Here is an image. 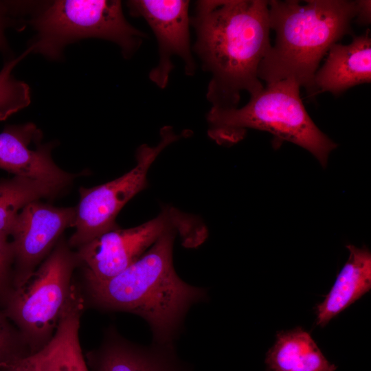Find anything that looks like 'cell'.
Listing matches in <instances>:
<instances>
[{"label":"cell","instance_id":"obj_1","mask_svg":"<svg viewBox=\"0 0 371 371\" xmlns=\"http://www.w3.org/2000/svg\"><path fill=\"white\" fill-rule=\"evenodd\" d=\"M190 25L193 50L211 74L206 97L211 109L238 108L243 91L263 89L258 71L271 47L268 1L202 0L195 3Z\"/></svg>","mask_w":371,"mask_h":371},{"label":"cell","instance_id":"obj_2","mask_svg":"<svg viewBox=\"0 0 371 371\" xmlns=\"http://www.w3.org/2000/svg\"><path fill=\"white\" fill-rule=\"evenodd\" d=\"M175 231L161 236L137 261L104 281L87 280L94 303L102 309L141 317L148 324L153 343L172 345L186 315L207 298L201 287L184 282L172 262Z\"/></svg>","mask_w":371,"mask_h":371},{"label":"cell","instance_id":"obj_3","mask_svg":"<svg viewBox=\"0 0 371 371\" xmlns=\"http://www.w3.org/2000/svg\"><path fill=\"white\" fill-rule=\"evenodd\" d=\"M268 1L271 30L276 41L260 63L258 76L267 84L294 80L315 96L313 79L330 47L351 34L356 1Z\"/></svg>","mask_w":371,"mask_h":371},{"label":"cell","instance_id":"obj_4","mask_svg":"<svg viewBox=\"0 0 371 371\" xmlns=\"http://www.w3.org/2000/svg\"><path fill=\"white\" fill-rule=\"evenodd\" d=\"M300 86L293 79L267 83L250 96L241 108L211 109L207 114L208 135L219 144L241 140L248 128L267 131L275 146L289 142L309 151L325 168L337 144L313 122L300 95Z\"/></svg>","mask_w":371,"mask_h":371},{"label":"cell","instance_id":"obj_5","mask_svg":"<svg viewBox=\"0 0 371 371\" xmlns=\"http://www.w3.org/2000/svg\"><path fill=\"white\" fill-rule=\"evenodd\" d=\"M36 32L31 52L56 59L68 44L87 38L116 43L131 58L146 35L125 19L120 1L58 0L49 3L30 21Z\"/></svg>","mask_w":371,"mask_h":371},{"label":"cell","instance_id":"obj_6","mask_svg":"<svg viewBox=\"0 0 371 371\" xmlns=\"http://www.w3.org/2000/svg\"><path fill=\"white\" fill-rule=\"evenodd\" d=\"M78 262L76 253L60 240L32 276L10 293L5 315L28 340L32 354L47 344L62 317L79 300L71 283Z\"/></svg>","mask_w":371,"mask_h":371},{"label":"cell","instance_id":"obj_7","mask_svg":"<svg viewBox=\"0 0 371 371\" xmlns=\"http://www.w3.org/2000/svg\"><path fill=\"white\" fill-rule=\"evenodd\" d=\"M175 231L182 245L196 248L207 237L205 225L195 216L165 207L155 218L138 226L117 227L78 248L76 256L85 267L87 280L104 281L137 261L161 236Z\"/></svg>","mask_w":371,"mask_h":371},{"label":"cell","instance_id":"obj_8","mask_svg":"<svg viewBox=\"0 0 371 371\" xmlns=\"http://www.w3.org/2000/svg\"><path fill=\"white\" fill-rule=\"evenodd\" d=\"M160 135L157 145L143 144L137 148V164L128 172L102 185L80 188L79 203L75 207V232L69 240V246L79 248L118 227L117 215L128 201L147 187L150 166L164 148L181 137L169 126L161 129Z\"/></svg>","mask_w":371,"mask_h":371},{"label":"cell","instance_id":"obj_9","mask_svg":"<svg viewBox=\"0 0 371 371\" xmlns=\"http://www.w3.org/2000/svg\"><path fill=\"white\" fill-rule=\"evenodd\" d=\"M189 4V1L184 0H132L126 3L130 14L143 18L155 35L159 60L150 71L149 78L161 89L168 85L174 68L173 56L182 59L186 75L195 73L190 40Z\"/></svg>","mask_w":371,"mask_h":371},{"label":"cell","instance_id":"obj_10","mask_svg":"<svg viewBox=\"0 0 371 371\" xmlns=\"http://www.w3.org/2000/svg\"><path fill=\"white\" fill-rule=\"evenodd\" d=\"M75 214V207H57L40 201L21 210L10 234L15 265L14 286L25 282L65 229L74 227Z\"/></svg>","mask_w":371,"mask_h":371},{"label":"cell","instance_id":"obj_11","mask_svg":"<svg viewBox=\"0 0 371 371\" xmlns=\"http://www.w3.org/2000/svg\"><path fill=\"white\" fill-rule=\"evenodd\" d=\"M42 132L33 123L8 125L0 133V169L14 176L52 182L64 187L75 175L59 168L51 156V146L39 145Z\"/></svg>","mask_w":371,"mask_h":371},{"label":"cell","instance_id":"obj_12","mask_svg":"<svg viewBox=\"0 0 371 371\" xmlns=\"http://www.w3.org/2000/svg\"><path fill=\"white\" fill-rule=\"evenodd\" d=\"M86 358L93 371H190L177 356L174 344L141 346L126 340L113 330Z\"/></svg>","mask_w":371,"mask_h":371},{"label":"cell","instance_id":"obj_13","mask_svg":"<svg viewBox=\"0 0 371 371\" xmlns=\"http://www.w3.org/2000/svg\"><path fill=\"white\" fill-rule=\"evenodd\" d=\"M325 63L315 74V96L322 92L337 95L354 86L371 81L370 31L354 36L348 45L333 44Z\"/></svg>","mask_w":371,"mask_h":371},{"label":"cell","instance_id":"obj_14","mask_svg":"<svg viewBox=\"0 0 371 371\" xmlns=\"http://www.w3.org/2000/svg\"><path fill=\"white\" fill-rule=\"evenodd\" d=\"M349 257L322 302L316 308L317 324L326 325L371 288V254L366 247L346 246Z\"/></svg>","mask_w":371,"mask_h":371},{"label":"cell","instance_id":"obj_15","mask_svg":"<svg viewBox=\"0 0 371 371\" xmlns=\"http://www.w3.org/2000/svg\"><path fill=\"white\" fill-rule=\"evenodd\" d=\"M266 363L270 371H335L310 334L301 328L281 332L269 350Z\"/></svg>","mask_w":371,"mask_h":371},{"label":"cell","instance_id":"obj_16","mask_svg":"<svg viewBox=\"0 0 371 371\" xmlns=\"http://www.w3.org/2000/svg\"><path fill=\"white\" fill-rule=\"evenodd\" d=\"M80 316L71 313L59 322L51 339L32 354L38 371H89L79 340Z\"/></svg>","mask_w":371,"mask_h":371},{"label":"cell","instance_id":"obj_17","mask_svg":"<svg viewBox=\"0 0 371 371\" xmlns=\"http://www.w3.org/2000/svg\"><path fill=\"white\" fill-rule=\"evenodd\" d=\"M66 187L25 177L0 180V235L10 237L14 223L27 204L57 196Z\"/></svg>","mask_w":371,"mask_h":371},{"label":"cell","instance_id":"obj_18","mask_svg":"<svg viewBox=\"0 0 371 371\" xmlns=\"http://www.w3.org/2000/svg\"><path fill=\"white\" fill-rule=\"evenodd\" d=\"M30 52L27 48L19 57L5 63L0 71V121L5 120L31 102L29 86L12 74L15 66Z\"/></svg>","mask_w":371,"mask_h":371},{"label":"cell","instance_id":"obj_19","mask_svg":"<svg viewBox=\"0 0 371 371\" xmlns=\"http://www.w3.org/2000/svg\"><path fill=\"white\" fill-rule=\"evenodd\" d=\"M6 317L0 311V367L15 357L30 355L19 348Z\"/></svg>","mask_w":371,"mask_h":371},{"label":"cell","instance_id":"obj_20","mask_svg":"<svg viewBox=\"0 0 371 371\" xmlns=\"http://www.w3.org/2000/svg\"><path fill=\"white\" fill-rule=\"evenodd\" d=\"M14 263V254L9 236L0 235V293L5 291Z\"/></svg>","mask_w":371,"mask_h":371},{"label":"cell","instance_id":"obj_21","mask_svg":"<svg viewBox=\"0 0 371 371\" xmlns=\"http://www.w3.org/2000/svg\"><path fill=\"white\" fill-rule=\"evenodd\" d=\"M14 10L12 3L0 2V51L8 48L5 30L9 26L16 25Z\"/></svg>","mask_w":371,"mask_h":371},{"label":"cell","instance_id":"obj_22","mask_svg":"<svg viewBox=\"0 0 371 371\" xmlns=\"http://www.w3.org/2000/svg\"><path fill=\"white\" fill-rule=\"evenodd\" d=\"M0 371H38L32 354L15 357L0 367Z\"/></svg>","mask_w":371,"mask_h":371},{"label":"cell","instance_id":"obj_23","mask_svg":"<svg viewBox=\"0 0 371 371\" xmlns=\"http://www.w3.org/2000/svg\"><path fill=\"white\" fill-rule=\"evenodd\" d=\"M357 11V22L361 25H366L370 23V1L359 0L356 1Z\"/></svg>","mask_w":371,"mask_h":371}]
</instances>
